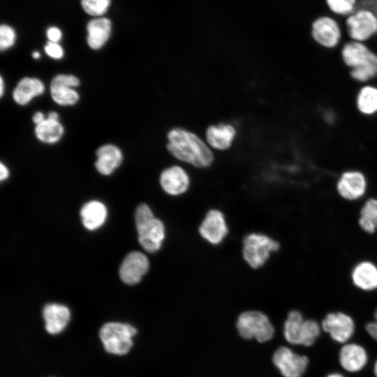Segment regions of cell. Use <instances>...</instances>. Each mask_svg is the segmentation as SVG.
Wrapping results in <instances>:
<instances>
[{
    "label": "cell",
    "instance_id": "7402d4cb",
    "mask_svg": "<svg viewBox=\"0 0 377 377\" xmlns=\"http://www.w3.org/2000/svg\"><path fill=\"white\" fill-rule=\"evenodd\" d=\"M80 216L84 226L91 230L100 228L107 217V209L101 202L92 200L83 205Z\"/></svg>",
    "mask_w": 377,
    "mask_h": 377
},
{
    "label": "cell",
    "instance_id": "4fadbf2b",
    "mask_svg": "<svg viewBox=\"0 0 377 377\" xmlns=\"http://www.w3.org/2000/svg\"><path fill=\"white\" fill-rule=\"evenodd\" d=\"M149 268L148 258L140 251H133L127 254L121 264L119 276L124 283L134 285L141 281Z\"/></svg>",
    "mask_w": 377,
    "mask_h": 377
},
{
    "label": "cell",
    "instance_id": "d4e9b609",
    "mask_svg": "<svg viewBox=\"0 0 377 377\" xmlns=\"http://www.w3.org/2000/svg\"><path fill=\"white\" fill-rule=\"evenodd\" d=\"M64 133L63 125L59 120L45 119L39 124L36 125L35 135L42 142L54 144L59 142Z\"/></svg>",
    "mask_w": 377,
    "mask_h": 377
},
{
    "label": "cell",
    "instance_id": "9a60e30c",
    "mask_svg": "<svg viewBox=\"0 0 377 377\" xmlns=\"http://www.w3.org/2000/svg\"><path fill=\"white\" fill-rule=\"evenodd\" d=\"M350 278L353 286L363 292L377 290V265L370 260H361L352 267Z\"/></svg>",
    "mask_w": 377,
    "mask_h": 377
},
{
    "label": "cell",
    "instance_id": "b9f144b4",
    "mask_svg": "<svg viewBox=\"0 0 377 377\" xmlns=\"http://www.w3.org/2000/svg\"><path fill=\"white\" fill-rule=\"evenodd\" d=\"M32 57H33L34 59H37L40 58V54L38 52L35 51V52H33Z\"/></svg>",
    "mask_w": 377,
    "mask_h": 377
},
{
    "label": "cell",
    "instance_id": "e0dca14e",
    "mask_svg": "<svg viewBox=\"0 0 377 377\" xmlns=\"http://www.w3.org/2000/svg\"><path fill=\"white\" fill-rule=\"evenodd\" d=\"M70 315L69 309L64 305L54 303L45 305L43 317L46 331L52 334L61 332L68 323Z\"/></svg>",
    "mask_w": 377,
    "mask_h": 377
},
{
    "label": "cell",
    "instance_id": "f1b7e54d",
    "mask_svg": "<svg viewBox=\"0 0 377 377\" xmlns=\"http://www.w3.org/2000/svg\"><path fill=\"white\" fill-rule=\"evenodd\" d=\"M321 326L313 319L304 320L301 345L310 346L314 343L320 333Z\"/></svg>",
    "mask_w": 377,
    "mask_h": 377
},
{
    "label": "cell",
    "instance_id": "7c38bea8",
    "mask_svg": "<svg viewBox=\"0 0 377 377\" xmlns=\"http://www.w3.org/2000/svg\"><path fill=\"white\" fill-rule=\"evenodd\" d=\"M273 362L284 377H302L306 371L309 359L281 346L273 355Z\"/></svg>",
    "mask_w": 377,
    "mask_h": 377
},
{
    "label": "cell",
    "instance_id": "d6a6232c",
    "mask_svg": "<svg viewBox=\"0 0 377 377\" xmlns=\"http://www.w3.org/2000/svg\"><path fill=\"white\" fill-rule=\"evenodd\" d=\"M44 50L48 57L54 59H61L64 54L62 47L58 43L50 41L45 45Z\"/></svg>",
    "mask_w": 377,
    "mask_h": 377
},
{
    "label": "cell",
    "instance_id": "d590c367",
    "mask_svg": "<svg viewBox=\"0 0 377 377\" xmlns=\"http://www.w3.org/2000/svg\"><path fill=\"white\" fill-rule=\"evenodd\" d=\"M368 334L376 341H377V320L369 322L365 326Z\"/></svg>",
    "mask_w": 377,
    "mask_h": 377
},
{
    "label": "cell",
    "instance_id": "484cf974",
    "mask_svg": "<svg viewBox=\"0 0 377 377\" xmlns=\"http://www.w3.org/2000/svg\"><path fill=\"white\" fill-rule=\"evenodd\" d=\"M304 318L297 310L290 311L284 323L283 334L288 342L301 345Z\"/></svg>",
    "mask_w": 377,
    "mask_h": 377
},
{
    "label": "cell",
    "instance_id": "836d02e7",
    "mask_svg": "<svg viewBox=\"0 0 377 377\" xmlns=\"http://www.w3.org/2000/svg\"><path fill=\"white\" fill-rule=\"evenodd\" d=\"M358 8L371 10L377 16V0H357L355 10Z\"/></svg>",
    "mask_w": 377,
    "mask_h": 377
},
{
    "label": "cell",
    "instance_id": "ffe728a7",
    "mask_svg": "<svg viewBox=\"0 0 377 377\" xmlns=\"http://www.w3.org/2000/svg\"><path fill=\"white\" fill-rule=\"evenodd\" d=\"M88 45L93 50L102 48L108 40L112 31L109 19L102 17L91 20L87 26Z\"/></svg>",
    "mask_w": 377,
    "mask_h": 377
},
{
    "label": "cell",
    "instance_id": "ac0fdd59",
    "mask_svg": "<svg viewBox=\"0 0 377 377\" xmlns=\"http://www.w3.org/2000/svg\"><path fill=\"white\" fill-rule=\"evenodd\" d=\"M367 360L365 349L356 343L346 344L339 352V363L345 370L349 372H356L362 369Z\"/></svg>",
    "mask_w": 377,
    "mask_h": 377
},
{
    "label": "cell",
    "instance_id": "277c9868",
    "mask_svg": "<svg viewBox=\"0 0 377 377\" xmlns=\"http://www.w3.org/2000/svg\"><path fill=\"white\" fill-rule=\"evenodd\" d=\"M280 249L279 242L273 237L261 232H251L242 239V257L253 269L262 267L272 253Z\"/></svg>",
    "mask_w": 377,
    "mask_h": 377
},
{
    "label": "cell",
    "instance_id": "6da1fadb",
    "mask_svg": "<svg viewBox=\"0 0 377 377\" xmlns=\"http://www.w3.org/2000/svg\"><path fill=\"white\" fill-rule=\"evenodd\" d=\"M167 138V149L178 160L198 168H208L213 163L212 152L195 133L174 128L168 132Z\"/></svg>",
    "mask_w": 377,
    "mask_h": 377
},
{
    "label": "cell",
    "instance_id": "9c48e42d",
    "mask_svg": "<svg viewBox=\"0 0 377 377\" xmlns=\"http://www.w3.org/2000/svg\"><path fill=\"white\" fill-rule=\"evenodd\" d=\"M311 35L313 41L320 47L334 50L341 44L342 31L335 18L323 15L313 22Z\"/></svg>",
    "mask_w": 377,
    "mask_h": 377
},
{
    "label": "cell",
    "instance_id": "5bb4252c",
    "mask_svg": "<svg viewBox=\"0 0 377 377\" xmlns=\"http://www.w3.org/2000/svg\"><path fill=\"white\" fill-rule=\"evenodd\" d=\"M159 183L163 191L173 197L184 194L190 186V177L186 170L179 165H172L162 171Z\"/></svg>",
    "mask_w": 377,
    "mask_h": 377
},
{
    "label": "cell",
    "instance_id": "cb8c5ba5",
    "mask_svg": "<svg viewBox=\"0 0 377 377\" xmlns=\"http://www.w3.org/2000/svg\"><path fill=\"white\" fill-rule=\"evenodd\" d=\"M360 229L368 235L377 231V198L371 197L364 200L357 219Z\"/></svg>",
    "mask_w": 377,
    "mask_h": 377
},
{
    "label": "cell",
    "instance_id": "2e32d148",
    "mask_svg": "<svg viewBox=\"0 0 377 377\" xmlns=\"http://www.w3.org/2000/svg\"><path fill=\"white\" fill-rule=\"evenodd\" d=\"M95 167L103 175L112 174L121 163L123 154L116 145L107 144L101 146L96 151Z\"/></svg>",
    "mask_w": 377,
    "mask_h": 377
},
{
    "label": "cell",
    "instance_id": "83f0119b",
    "mask_svg": "<svg viewBox=\"0 0 377 377\" xmlns=\"http://www.w3.org/2000/svg\"><path fill=\"white\" fill-rule=\"evenodd\" d=\"M330 10L334 15L347 17L352 14L357 0H325Z\"/></svg>",
    "mask_w": 377,
    "mask_h": 377
},
{
    "label": "cell",
    "instance_id": "f35d334b",
    "mask_svg": "<svg viewBox=\"0 0 377 377\" xmlns=\"http://www.w3.org/2000/svg\"><path fill=\"white\" fill-rule=\"evenodd\" d=\"M47 118L52 120H59V114L56 112H50L47 115Z\"/></svg>",
    "mask_w": 377,
    "mask_h": 377
},
{
    "label": "cell",
    "instance_id": "ee69618b",
    "mask_svg": "<svg viewBox=\"0 0 377 377\" xmlns=\"http://www.w3.org/2000/svg\"><path fill=\"white\" fill-rule=\"evenodd\" d=\"M374 318H375V320H377V308L374 311Z\"/></svg>",
    "mask_w": 377,
    "mask_h": 377
},
{
    "label": "cell",
    "instance_id": "e575fe53",
    "mask_svg": "<svg viewBox=\"0 0 377 377\" xmlns=\"http://www.w3.org/2000/svg\"><path fill=\"white\" fill-rule=\"evenodd\" d=\"M47 37L50 42L58 43L62 37L61 30L56 27H51L47 30Z\"/></svg>",
    "mask_w": 377,
    "mask_h": 377
},
{
    "label": "cell",
    "instance_id": "7bdbcfd3",
    "mask_svg": "<svg viewBox=\"0 0 377 377\" xmlns=\"http://www.w3.org/2000/svg\"><path fill=\"white\" fill-rule=\"evenodd\" d=\"M374 371L376 376L377 377V360L375 363Z\"/></svg>",
    "mask_w": 377,
    "mask_h": 377
},
{
    "label": "cell",
    "instance_id": "74e56055",
    "mask_svg": "<svg viewBox=\"0 0 377 377\" xmlns=\"http://www.w3.org/2000/svg\"><path fill=\"white\" fill-rule=\"evenodd\" d=\"M9 175V171L7 167L1 163L0 164V179L1 181H3L6 179L8 177Z\"/></svg>",
    "mask_w": 377,
    "mask_h": 377
},
{
    "label": "cell",
    "instance_id": "1f68e13d",
    "mask_svg": "<svg viewBox=\"0 0 377 377\" xmlns=\"http://www.w3.org/2000/svg\"><path fill=\"white\" fill-rule=\"evenodd\" d=\"M80 84V81L79 78L73 75L59 74L53 77L50 83V87L63 86L75 88Z\"/></svg>",
    "mask_w": 377,
    "mask_h": 377
},
{
    "label": "cell",
    "instance_id": "30bf717a",
    "mask_svg": "<svg viewBox=\"0 0 377 377\" xmlns=\"http://www.w3.org/2000/svg\"><path fill=\"white\" fill-rule=\"evenodd\" d=\"M198 232L205 241L212 245L222 243L229 232L223 212L218 209H209L199 226Z\"/></svg>",
    "mask_w": 377,
    "mask_h": 377
},
{
    "label": "cell",
    "instance_id": "7a4b0ae2",
    "mask_svg": "<svg viewBox=\"0 0 377 377\" xmlns=\"http://www.w3.org/2000/svg\"><path fill=\"white\" fill-rule=\"evenodd\" d=\"M340 45L341 62L352 80L367 83L377 77V52L366 43L349 40Z\"/></svg>",
    "mask_w": 377,
    "mask_h": 377
},
{
    "label": "cell",
    "instance_id": "4316f807",
    "mask_svg": "<svg viewBox=\"0 0 377 377\" xmlns=\"http://www.w3.org/2000/svg\"><path fill=\"white\" fill-rule=\"evenodd\" d=\"M50 94L52 100L58 105L71 106L76 104L80 99L79 94L74 88L54 86L50 87Z\"/></svg>",
    "mask_w": 377,
    "mask_h": 377
},
{
    "label": "cell",
    "instance_id": "44dd1931",
    "mask_svg": "<svg viewBox=\"0 0 377 377\" xmlns=\"http://www.w3.org/2000/svg\"><path fill=\"white\" fill-rule=\"evenodd\" d=\"M235 134V128L230 124L211 125L207 129L206 139L212 147L226 150L231 146Z\"/></svg>",
    "mask_w": 377,
    "mask_h": 377
},
{
    "label": "cell",
    "instance_id": "52a82bcc",
    "mask_svg": "<svg viewBox=\"0 0 377 377\" xmlns=\"http://www.w3.org/2000/svg\"><path fill=\"white\" fill-rule=\"evenodd\" d=\"M346 27L350 40L367 43L377 34V16L371 10L358 8L346 17Z\"/></svg>",
    "mask_w": 377,
    "mask_h": 377
},
{
    "label": "cell",
    "instance_id": "8d00e7d4",
    "mask_svg": "<svg viewBox=\"0 0 377 377\" xmlns=\"http://www.w3.org/2000/svg\"><path fill=\"white\" fill-rule=\"evenodd\" d=\"M45 119V115L41 112H36L34 114L32 120L34 123L37 125L43 121Z\"/></svg>",
    "mask_w": 377,
    "mask_h": 377
},
{
    "label": "cell",
    "instance_id": "4dcf8cb0",
    "mask_svg": "<svg viewBox=\"0 0 377 377\" xmlns=\"http://www.w3.org/2000/svg\"><path fill=\"white\" fill-rule=\"evenodd\" d=\"M16 38L14 29L6 24H2L0 27V49L1 51L11 47Z\"/></svg>",
    "mask_w": 377,
    "mask_h": 377
},
{
    "label": "cell",
    "instance_id": "8fae6325",
    "mask_svg": "<svg viewBox=\"0 0 377 377\" xmlns=\"http://www.w3.org/2000/svg\"><path fill=\"white\" fill-rule=\"evenodd\" d=\"M320 326L323 330L338 343H345L349 340L355 328L353 318L342 311H333L326 314Z\"/></svg>",
    "mask_w": 377,
    "mask_h": 377
},
{
    "label": "cell",
    "instance_id": "60d3db41",
    "mask_svg": "<svg viewBox=\"0 0 377 377\" xmlns=\"http://www.w3.org/2000/svg\"><path fill=\"white\" fill-rule=\"evenodd\" d=\"M326 377H344L343 375L338 373H333L327 375Z\"/></svg>",
    "mask_w": 377,
    "mask_h": 377
},
{
    "label": "cell",
    "instance_id": "8992f818",
    "mask_svg": "<svg viewBox=\"0 0 377 377\" xmlns=\"http://www.w3.org/2000/svg\"><path fill=\"white\" fill-rule=\"evenodd\" d=\"M239 335L247 339H256L260 342L271 339L274 329L269 318L258 311H246L237 318L236 323Z\"/></svg>",
    "mask_w": 377,
    "mask_h": 377
},
{
    "label": "cell",
    "instance_id": "ba28073f",
    "mask_svg": "<svg viewBox=\"0 0 377 377\" xmlns=\"http://www.w3.org/2000/svg\"><path fill=\"white\" fill-rule=\"evenodd\" d=\"M335 188L341 198L355 202L365 196L368 190V180L363 172L359 170H346L338 177Z\"/></svg>",
    "mask_w": 377,
    "mask_h": 377
},
{
    "label": "cell",
    "instance_id": "f546056e",
    "mask_svg": "<svg viewBox=\"0 0 377 377\" xmlns=\"http://www.w3.org/2000/svg\"><path fill=\"white\" fill-rule=\"evenodd\" d=\"M81 4L89 15L99 16L108 10L110 0H81Z\"/></svg>",
    "mask_w": 377,
    "mask_h": 377
},
{
    "label": "cell",
    "instance_id": "d6986e66",
    "mask_svg": "<svg viewBox=\"0 0 377 377\" xmlns=\"http://www.w3.org/2000/svg\"><path fill=\"white\" fill-rule=\"evenodd\" d=\"M45 91L43 82L36 77H24L22 78L13 92V98L20 105H24Z\"/></svg>",
    "mask_w": 377,
    "mask_h": 377
},
{
    "label": "cell",
    "instance_id": "5b68a950",
    "mask_svg": "<svg viewBox=\"0 0 377 377\" xmlns=\"http://www.w3.org/2000/svg\"><path fill=\"white\" fill-rule=\"evenodd\" d=\"M136 333V329L128 323L109 322L101 327L99 337L108 353L124 355L131 348Z\"/></svg>",
    "mask_w": 377,
    "mask_h": 377
},
{
    "label": "cell",
    "instance_id": "ab89813d",
    "mask_svg": "<svg viewBox=\"0 0 377 377\" xmlns=\"http://www.w3.org/2000/svg\"><path fill=\"white\" fill-rule=\"evenodd\" d=\"M0 83V94L1 96H3L4 93V82L2 76L1 77Z\"/></svg>",
    "mask_w": 377,
    "mask_h": 377
},
{
    "label": "cell",
    "instance_id": "603a6c76",
    "mask_svg": "<svg viewBox=\"0 0 377 377\" xmlns=\"http://www.w3.org/2000/svg\"><path fill=\"white\" fill-rule=\"evenodd\" d=\"M358 112L364 116H374L377 114V86L366 84L357 92L355 99Z\"/></svg>",
    "mask_w": 377,
    "mask_h": 377
},
{
    "label": "cell",
    "instance_id": "3957f363",
    "mask_svg": "<svg viewBox=\"0 0 377 377\" xmlns=\"http://www.w3.org/2000/svg\"><path fill=\"white\" fill-rule=\"evenodd\" d=\"M135 221L138 234V241L142 248L149 253L161 249L166 232L163 222L155 217L147 204L140 205L135 210Z\"/></svg>",
    "mask_w": 377,
    "mask_h": 377
}]
</instances>
